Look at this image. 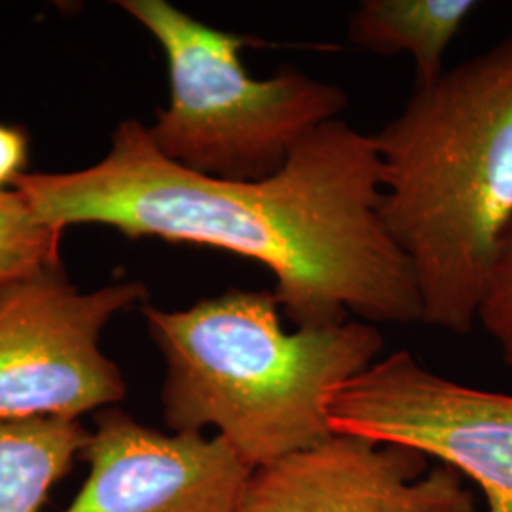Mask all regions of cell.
I'll list each match as a JSON object with an SVG mask.
<instances>
[{"instance_id":"9c48e42d","label":"cell","mask_w":512,"mask_h":512,"mask_svg":"<svg viewBox=\"0 0 512 512\" xmlns=\"http://www.w3.org/2000/svg\"><path fill=\"white\" fill-rule=\"evenodd\" d=\"M475 0H363L348 19V40L376 55H410L416 84L427 86L444 74V57Z\"/></svg>"},{"instance_id":"30bf717a","label":"cell","mask_w":512,"mask_h":512,"mask_svg":"<svg viewBox=\"0 0 512 512\" xmlns=\"http://www.w3.org/2000/svg\"><path fill=\"white\" fill-rule=\"evenodd\" d=\"M88 440L78 421L0 420V512H40Z\"/></svg>"},{"instance_id":"8992f818","label":"cell","mask_w":512,"mask_h":512,"mask_svg":"<svg viewBox=\"0 0 512 512\" xmlns=\"http://www.w3.org/2000/svg\"><path fill=\"white\" fill-rule=\"evenodd\" d=\"M325 414L332 433L414 448L471 478L488 512H512V395L452 382L401 349L329 393Z\"/></svg>"},{"instance_id":"ba28073f","label":"cell","mask_w":512,"mask_h":512,"mask_svg":"<svg viewBox=\"0 0 512 512\" xmlns=\"http://www.w3.org/2000/svg\"><path fill=\"white\" fill-rule=\"evenodd\" d=\"M82 458L90 475L65 512H236L253 471L219 435L162 433L116 408Z\"/></svg>"},{"instance_id":"6da1fadb","label":"cell","mask_w":512,"mask_h":512,"mask_svg":"<svg viewBox=\"0 0 512 512\" xmlns=\"http://www.w3.org/2000/svg\"><path fill=\"white\" fill-rule=\"evenodd\" d=\"M40 219L107 224L129 238L205 245L251 258L274 275L296 329L421 321L412 268L380 215L372 135L332 120L313 129L262 181H224L167 160L137 120L114 131L107 158L12 184Z\"/></svg>"},{"instance_id":"5b68a950","label":"cell","mask_w":512,"mask_h":512,"mask_svg":"<svg viewBox=\"0 0 512 512\" xmlns=\"http://www.w3.org/2000/svg\"><path fill=\"white\" fill-rule=\"evenodd\" d=\"M147 298L139 281L82 294L59 268L0 289V420L78 416L126 397L120 368L99 351L110 317Z\"/></svg>"},{"instance_id":"5bb4252c","label":"cell","mask_w":512,"mask_h":512,"mask_svg":"<svg viewBox=\"0 0 512 512\" xmlns=\"http://www.w3.org/2000/svg\"><path fill=\"white\" fill-rule=\"evenodd\" d=\"M2 192H4V190H0V194H2Z\"/></svg>"},{"instance_id":"277c9868","label":"cell","mask_w":512,"mask_h":512,"mask_svg":"<svg viewBox=\"0 0 512 512\" xmlns=\"http://www.w3.org/2000/svg\"><path fill=\"white\" fill-rule=\"evenodd\" d=\"M164 50L169 105L148 137L167 160L224 181H262L277 173L313 129L340 120L348 93L283 65L253 78L241 50L256 44L213 29L165 0L120 4Z\"/></svg>"},{"instance_id":"7c38bea8","label":"cell","mask_w":512,"mask_h":512,"mask_svg":"<svg viewBox=\"0 0 512 512\" xmlns=\"http://www.w3.org/2000/svg\"><path fill=\"white\" fill-rule=\"evenodd\" d=\"M478 323L492 336L503 363L512 370V220L495 251Z\"/></svg>"},{"instance_id":"52a82bcc","label":"cell","mask_w":512,"mask_h":512,"mask_svg":"<svg viewBox=\"0 0 512 512\" xmlns=\"http://www.w3.org/2000/svg\"><path fill=\"white\" fill-rule=\"evenodd\" d=\"M236 512H476L448 465L403 444L332 433L253 469Z\"/></svg>"},{"instance_id":"4fadbf2b","label":"cell","mask_w":512,"mask_h":512,"mask_svg":"<svg viewBox=\"0 0 512 512\" xmlns=\"http://www.w3.org/2000/svg\"><path fill=\"white\" fill-rule=\"evenodd\" d=\"M27 164V135L21 129L0 124V190L16 183Z\"/></svg>"},{"instance_id":"7a4b0ae2","label":"cell","mask_w":512,"mask_h":512,"mask_svg":"<svg viewBox=\"0 0 512 512\" xmlns=\"http://www.w3.org/2000/svg\"><path fill=\"white\" fill-rule=\"evenodd\" d=\"M372 139L380 215L412 268L421 323L467 334L512 220V35L414 86Z\"/></svg>"},{"instance_id":"8fae6325","label":"cell","mask_w":512,"mask_h":512,"mask_svg":"<svg viewBox=\"0 0 512 512\" xmlns=\"http://www.w3.org/2000/svg\"><path fill=\"white\" fill-rule=\"evenodd\" d=\"M59 228L46 224L16 188L0 194V289L59 268Z\"/></svg>"},{"instance_id":"3957f363","label":"cell","mask_w":512,"mask_h":512,"mask_svg":"<svg viewBox=\"0 0 512 512\" xmlns=\"http://www.w3.org/2000/svg\"><path fill=\"white\" fill-rule=\"evenodd\" d=\"M281 313L274 291L241 289L186 310L145 308L169 431L213 427L251 469L332 435L327 395L382 357L384 336L361 319L287 332Z\"/></svg>"}]
</instances>
